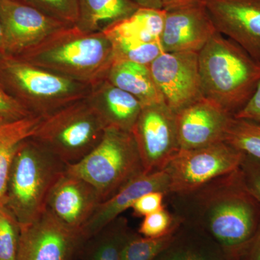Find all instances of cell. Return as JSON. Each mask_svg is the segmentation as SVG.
I'll list each match as a JSON object with an SVG mask.
<instances>
[{
	"label": "cell",
	"instance_id": "6da1fadb",
	"mask_svg": "<svg viewBox=\"0 0 260 260\" xmlns=\"http://www.w3.org/2000/svg\"><path fill=\"white\" fill-rule=\"evenodd\" d=\"M166 198L181 221L208 234L229 260H240L260 228V204L240 168L190 192Z\"/></svg>",
	"mask_w": 260,
	"mask_h": 260
},
{
	"label": "cell",
	"instance_id": "7a4b0ae2",
	"mask_svg": "<svg viewBox=\"0 0 260 260\" xmlns=\"http://www.w3.org/2000/svg\"><path fill=\"white\" fill-rule=\"evenodd\" d=\"M18 56L90 87L106 80L114 63L112 42L104 32H85L75 25L57 30Z\"/></svg>",
	"mask_w": 260,
	"mask_h": 260
},
{
	"label": "cell",
	"instance_id": "3957f363",
	"mask_svg": "<svg viewBox=\"0 0 260 260\" xmlns=\"http://www.w3.org/2000/svg\"><path fill=\"white\" fill-rule=\"evenodd\" d=\"M204 97L235 116L260 83V62L218 32L198 52Z\"/></svg>",
	"mask_w": 260,
	"mask_h": 260
},
{
	"label": "cell",
	"instance_id": "277c9868",
	"mask_svg": "<svg viewBox=\"0 0 260 260\" xmlns=\"http://www.w3.org/2000/svg\"><path fill=\"white\" fill-rule=\"evenodd\" d=\"M68 165L32 138L18 149L10 169L4 207L20 225L39 218L51 189Z\"/></svg>",
	"mask_w": 260,
	"mask_h": 260
},
{
	"label": "cell",
	"instance_id": "5b68a950",
	"mask_svg": "<svg viewBox=\"0 0 260 260\" xmlns=\"http://www.w3.org/2000/svg\"><path fill=\"white\" fill-rule=\"evenodd\" d=\"M0 83L34 115L45 116L85 99L91 87L0 53Z\"/></svg>",
	"mask_w": 260,
	"mask_h": 260
},
{
	"label": "cell",
	"instance_id": "8992f818",
	"mask_svg": "<svg viewBox=\"0 0 260 260\" xmlns=\"http://www.w3.org/2000/svg\"><path fill=\"white\" fill-rule=\"evenodd\" d=\"M68 172L91 184L102 203L144 172V168L132 133L107 128L97 146L79 162L68 165Z\"/></svg>",
	"mask_w": 260,
	"mask_h": 260
},
{
	"label": "cell",
	"instance_id": "52a82bcc",
	"mask_svg": "<svg viewBox=\"0 0 260 260\" xmlns=\"http://www.w3.org/2000/svg\"><path fill=\"white\" fill-rule=\"evenodd\" d=\"M107 126L86 98L44 116L32 138L68 165L85 158Z\"/></svg>",
	"mask_w": 260,
	"mask_h": 260
},
{
	"label": "cell",
	"instance_id": "ba28073f",
	"mask_svg": "<svg viewBox=\"0 0 260 260\" xmlns=\"http://www.w3.org/2000/svg\"><path fill=\"white\" fill-rule=\"evenodd\" d=\"M244 156V153L225 142L180 150L164 169L169 179L168 194L190 192L230 174L240 167Z\"/></svg>",
	"mask_w": 260,
	"mask_h": 260
},
{
	"label": "cell",
	"instance_id": "9c48e42d",
	"mask_svg": "<svg viewBox=\"0 0 260 260\" xmlns=\"http://www.w3.org/2000/svg\"><path fill=\"white\" fill-rule=\"evenodd\" d=\"M132 134L145 172L162 170L181 150L176 113L164 102L144 106Z\"/></svg>",
	"mask_w": 260,
	"mask_h": 260
},
{
	"label": "cell",
	"instance_id": "30bf717a",
	"mask_svg": "<svg viewBox=\"0 0 260 260\" xmlns=\"http://www.w3.org/2000/svg\"><path fill=\"white\" fill-rule=\"evenodd\" d=\"M149 68L164 102L174 112L204 96L198 52H164Z\"/></svg>",
	"mask_w": 260,
	"mask_h": 260
},
{
	"label": "cell",
	"instance_id": "8fae6325",
	"mask_svg": "<svg viewBox=\"0 0 260 260\" xmlns=\"http://www.w3.org/2000/svg\"><path fill=\"white\" fill-rule=\"evenodd\" d=\"M2 53L19 56L70 25L51 18L23 0H0Z\"/></svg>",
	"mask_w": 260,
	"mask_h": 260
},
{
	"label": "cell",
	"instance_id": "7c38bea8",
	"mask_svg": "<svg viewBox=\"0 0 260 260\" xmlns=\"http://www.w3.org/2000/svg\"><path fill=\"white\" fill-rule=\"evenodd\" d=\"M20 226L17 260H71L85 242L47 208L32 223Z\"/></svg>",
	"mask_w": 260,
	"mask_h": 260
},
{
	"label": "cell",
	"instance_id": "4fadbf2b",
	"mask_svg": "<svg viewBox=\"0 0 260 260\" xmlns=\"http://www.w3.org/2000/svg\"><path fill=\"white\" fill-rule=\"evenodd\" d=\"M217 30L260 62V0H205Z\"/></svg>",
	"mask_w": 260,
	"mask_h": 260
},
{
	"label": "cell",
	"instance_id": "5bb4252c",
	"mask_svg": "<svg viewBox=\"0 0 260 260\" xmlns=\"http://www.w3.org/2000/svg\"><path fill=\"white\" fill-rule=\"evenodd\" d=\"M234 115L203 96L176 113L181 150H191L225 142Z\"/></svg>",
	"mask_w": 260,
	"mask_h": 260
},
{
	"label": "cell",
	"instance_id": "9a60e30c",
	"mask_svg": "<svg viewBox=\"0 0 260 260\" xmlns=\"http://www.w3.org/2000/svg\"><path fill=\"white\" fill-rule=\"evenodd\" d=\"M101 203L99 193L91 184L67 171L51 189L47 209L82 235L84 227Z\"/></svg>",
	"mask_w": 260,
	"mask_h": 260
},
{
	"label": "cell",
	"instance_id": "2e32d148",
	"mask_svg": "<svg viewBox=\"0 0 260 260\" xmlns=\"http://www.w3.org/2000/svg\"><path fill=\"white\" fill-rule=\"evenodd\" d=\"M205 4L166 11L160 44L164 52H199L218 32Z\"/></svg>",
	"mask_w": 260,
	"mask_h": 260
},
{
	"label": "cell",
	"instance_id": "e0dca14e",
	"mask_svg": "<svg viewBox=\"0 0 260 260\" xmlns=\"http://www.w3.org/2000/svg\"><path fill=\"white\" fill-rule=\"evenodd\" d=\"M169 193V179L165 171L143 172L129 181L114 196L99 205L82 232L84 240L100 232L125 210L132 208L140 197L150 191Z\"/></svg>",
	"mask_w": 260,
	"mask_h": 260
},
{
	"label": "cell",
	"instance_id": "ac0fdd59",
	"mask_svg": "<svg viewBox=\"0 0 260 260\" xmlns=\"http://www.w3.org/2000/svg\"><path fill=\"white\" fill-rule=\"evenodd\" d=\"M86 99L107 129L115 128L130 133L143 107L138 99L107 79L91 86Z\"/></svg>",
	"mask_w": 260,
	"mask_h": 260
},
{
	"label": "cell",
	"instance_id": "d6986e66",
	"mask_svg": "<svg viewBox=\"0 0 260 260\" xmlns=\"http://www.w3.org/2000/svg\"><path fill=\"white\" fill-rule=\"evenodd\" d=\"M154 260H229L220 246L198 228L181 221L169 244Z\"/></svg>",
	"mask_w": 260,
	"mask_h": 260
},
{
	"label": "cell",
	"instance_id": "ffe728a7",
	"mask_svg": "<svg viewBox=\"0 0 260 260\" xmlns=\"http://www.w3.org/2000/svg\"><path fill=\"white\" fill-rule=\"evenodd\" d=\"M117 88L136 98L144 106L164 102L150 68L130 61H114L107 78Z\"/></svg>",
	"mask_w": 260,
	"mask_h": 260
},
{
	"label": "cell",
	"instance_id": "44dd1931",
	"mask_svg": "<svg viewBox=\"0 0 260 260\" xmlns=\"http://www.w3.org/2000/svg\"><path fill=\"white\" fill-rule=\"evenodd\" d=\"M139 8L131 0H78V20L74 25L85 32H103Z\"/></svg>",
	"mask_w": 260,
	"mask_h": 260
},
{
	"label": "cell",
	"instance_id": "7402d4cb",
	"mask_svg": "<svg viewBox=\"0 0 260 260\" xmlns=\"http://www.w3.org/2000/svg\"><path fill=\"white\" fill-rule=\"evenodd\" d=\"M44 116L31 115L0 124V207L5 205L10 169L24 140L32 138Z\"/></svg>",
	"mask_w": 260,
	"mask_h": 260
},
{
	"label": "cell",
	"instance_id": "603a6c76",
	"mask_svg": "<svg viewBox=\"0 0 260 260\" xmlns=\"http://www.w3.org/2000/svg\"><path fill=\"white\" fill-rule=\"evenodd\" d=\"M165 17L166 10L139 8L133 14L113 24L103 32L109 39L122 38L160 43Z\"/></svg>",
	"mask_w": 260,
	"mask_h": 260
},
{
	"label": "cell",
	"instance_id": "cb8c5ba5",
	"mask_svg": "<svg viewBox=\"0 0 260 260\" xmlns=\"http://www.w3.org/2000/svg\"><path fill=\"white\" fill-rule=\"evenodd\" d=\"M135 233L131 231L128 220L119 216L93 235V245L90 260H121V251L126 242Z\"/></svg>",
	"mask_w": 260,
	"mask_h": 260
},
{
	"label": "cell",
	"instance_id": "d4e9b609",
	"mask_svg": "<svg viewBox=\"0 0 260 260\" xmlns=\"http://www.w3.org/2000/svg\"><path fill=\"white\" fill-rule=\"evenodd\" d=\"M109 39L112 44L114 61H130L150 66L164 53L159 42H144L122 38Z\"/></svg>",
	"mask_w": 260,
	"mask_h": 260
},
{
	"label": "cell",
	"instance_id": "484cf974",
	"mask_svg": "<svg viewBox=\"0 0 260 260\" xmlns=\"http://www.w3.org/2000/svg\"><path fill=\"white\" fill-rule=\"evenodd\" d=\"M225 142L246 155L260 159V124L257 123L234 116Z\"/></svg>",
	"mask_w": 260,
	"mask_h": 260
},
{
	"label": "cell",
	"instance_id": "4316f807",
	"mask_svg": "<svg viewBox=\"0 0 260 260\" xmlns=\"http://www.w3.org/2000/svg\"><path fill=\"white\" fill-rule=\"evenodd\" d=\"M176 230L167 235L156 238L145 237L137 234H133L123 248L121 260L155 259L172 242Z\"/></svg>",
	"mask_w": 260,
	"mask_h": 260
},
{
	"label": "cell",
	"instance_id": "83f0119b",
	"mask_svg": "<svg viewBox=\"0 0 260 260\" xmlns=\"http://www.w3.org/2000/svg\"><path fill=\"white\" fill-rule=\"evenodd\" d=\"M20 231L16 219L0 207V260H17Z\"/></svg>",
	"mask_w": 260,
	"mask_h": 260
},
{
	"label": "cell",
	"instance_id": "f1b7e54d",
	"mask_svg": "<svg viewBox=\"0 0 260 260\" xmlns=\"http://www.w3.org/2000/svg\"><path fill=\"white\" fill-rule=\"evenodd\" d=\"M180 223V219L168 210L167 205H165L162 209L143 218L138 233L140 235L145 237H162L174 232Z\"/></svg>",
	"mask_w": 260,
	"mask_h": 260
},
{
	"label": "cell",
	"instance_id": "f546056e",
	"mask_svg": "<svg viewBox=\"0 0 260 260\" xmlns=\"http://www.w3.org/2000/svg\"><path fill=\"white\" fill-rule=\"evenodd\" d=\"M65 24L74 25L78 16V0H23Z\"/></svg>",
	"mask_w": 260,
	"mask_h": 260
},
{
	"label": "cell",
	"instance_id": "4dcf8cb0",
	"mask_svg": "<svg viewBox=\"0 0 260 260\" xmlns=\"http://www.w3.org/2000/svg\"><path fill=\"white\" fill-rule=\"evenodd\" d=\"M34 115L23 104L8 93L0 83V124L20 120Z\"/></svg>",
	"mask_w": 260,
	"mask_h": 260
},
{
	"label": "cell",
	"instance_id": "1f68e13d",
	"mask_svg": "<svg viewBox=\"0 0 260 260\" xmlns=\"http://www.w3.org/2000/svg\"><path fill=\"white\" fill-rule=\"evenodd\" d=\"M239 168L248 189L260 204V159L244 153Z\"/></svg>",
	"mask_w": 260,
	"mask_h": 260
},
{
	"label": "cell",
	"instance_id": "d6a6232c",
	"mask_svg": "<svg viewBox=\"0 0 260 260\" xmlns=\"http://www.w3.org/2000/svg\"><path fill=\"white\" fill-rule=\"evenodd\" d=\"M166 194L162 191H154L140 197L132 207L133 215L143 217L155 213L165 207Z\"/></svg>",
	"mask_w": 260,
	"mask_h": 260
},
{
	"label": "cell",
	"instance_id": "836d02e7",
	"mask_svg": "<svg viewBox=\"0 0 260 260\" xmlns=\"http://www.w3.org/2000/svg\"><path fill=\"white\" fill-rule=\"evenodd\" d=\"M234 117L254 121L260 124V83L249 103Z\"/></svg>",
	"mask_w": 260,
	"mask_h": 260
},
{
	"label": "cell",
	"instance_id": "e575fe53",
	"mask_svg": "<svg viewBox=\"0 0 260 260\" xmlns=\"http://www.w3.org/2000/svg\"><path fill=\"white\" fill-rule=\"evenodd\" d=\"M240 260H260V228Z\"/></svg>",
	"mask_w": 260,
	"mask_h": 260
},
{
	"label": "cell",
	"instance_id": "d590c367",
	"mask_svg": "<svg viewBox=\"0 0 260 260\" xmlns=\"http://www.w3.org/2000/svg\"><path fill=\"white\" fill-rule=\"evenodd\" d=\"M162 10L168 11L196 5H205V0H161Z\"/></svg>",
	"mask_w": 260,
	"mask_h": 260
},
{
	"label": "cell",
	"instance_id": "8d00e7d4",
	"mask_svg": "<svg viewBox=\"0 0 260 260\" xmlns=\"http://www.w3.org/2000/svg\"><path fill=\"white\" fill-rule=\"evenodd\" d=\"M140 8L162 9L161 0H131Z\"/></svg>",
	"mask_w": 260,
	"mask_h": 260
},
{
	"label": "cell",
	"instance_id": "74e56055",
	"mask_svg": "<svg viewBox=\"0 0 260 260\" xmlns=\"http://www.w3.org/2000/svg\"><path fill=\"white\" fill-rule=\"evenodd\" d=\"M3 25H2L1 19H0V53L3 51Z\"/></svg>",
	"mask_w": 260,
	"mask_h": 260
}]
</instances>
